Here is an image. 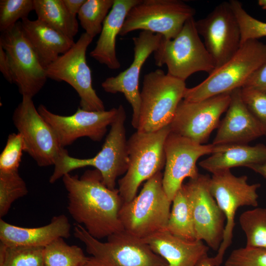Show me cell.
I'll return each instance as SVG.
<instances>
[{
	"instance_id": "ab89813d",
	"label": "cell",
	"mask_w": 266,
	"mask_h": 266,
	"mask_svg": "<svg viewBox=\"0 0 266 266\" xmlns=\"http://www.w3.org/2000/svg\"><path fill=\"white\" fill-rule=\"evenodd\" d=\"M85 0H63L68 11L71 15L76 17Z\"/></svg>"
},
{
	"instance_id": "7a4b0ae2",
	"label": "cell",
	"mask_w": 266,
	"mask_h": 266,
	"mask_svg": "<svg viewBox=\"0 0 266 266\" xmlns=\"http://www.w3.org/2000/svg\"><path fill=\"white\" fill-rule=\"evenodd\" d=\"M117 115L110 125L101 150L94 157L79 159L64 153L54 166L50 181L54 183L64 175L76 169L92 166L101 173L104 184L110 189H115L116 181L125 173L129 165L128 140L125 123V109L119 105Z\"/></svg>"
},
{
	"instance_id": "9c48e42d",
	"label": "cell",
	"mask_w": 266,
	"mask_h": 266,
	"mask_svg": "<svg viewBox=\"0 0 266 266\" xmlns=\"http://www.w3.org/2000/svg\"><path fill=\"white\" fill-rule=\"evenodd\" d=\"M195 9L179 0H140L128 12L120 35L141 30L174 38Z\"/></svg>"
},
{
	"instance_id": "d590c367",
	"label": "cell",
	"mask_w": 266,
	"mask_h": 266,
	"mask_svg": "<svg viewBox=\"0 0 266 266\" xmlns=\"http://www.w3.org/2000/svg\"><path fill=\"white\" fill-rule=\"evenodd\" d=\"M225 266H266V248L245 246L233 250Z\"/></svg>"
},
{
	"instance_id": "7bdbcfd3",
	"label": "cell",
	"mask_w": 266,
	"mask_h": 266,
	"mask_svg": "<svg viewBox=\"0 0 266 266\" xmlns=\"http://www.w3.org/2000/svg\"><path fill=\"white\" fill-rule=\"evenodd\" d=\"M258 4L263 9H266V0H259Z\"/></svg>"
},
{
	"instance_id": "8d00e7d4",
	"label": "cell",
	"mask_w": 266,
	"mask_h": 266,
	"mask_svg": "<svg viewBox=\"0 0 266 266\" xmlns=\"http://www.w3.org/2000/svg\"><path fill=\"white\" fill-rule=\"evenodd\" d=\"M241 93L244 102L263 127L266 136V93L248 88H241Z\"/></svg>"
},
{
	"instance_id": "d6986e66",
	"label": "cell",
	"mask_w": 266,
	"mask_h": 266,
	"mask_svg": "<svg viewBox=\"0 0 266 266\" xmlns=\"http://www.w3.org/2000/svg\"><path fill=\"white\" fill-rule=\"evenodd\" d=\"M163 36L160 34L142 31L138 36L133 38L134 57L132 64L115 76L105 79L101 87L107 93L124 94L132 110V125L137 130L140 108L139 79L141 68L149 56L159 47Z\"/></svg>"
},
{
	"instance_id": "cb8c5ba5",
	"label": "cell",
	"mask_w": 266,
	"mask_h": 266,
	"mask_svg": "<svg viewBox=\"0 0 266 266\" xmlns=\"http://www.w3.org/2000/svg\"><path fill=\"white\" fill-rule=\"evenodd\" d=\"M22 30L46 68L74 43L71 39L47 23L37 19L21 21Z\"/></svg>"
},
{
	"instance_id": "b9f144b4",
	"label": "cell",
	"mask_w": 266,
	"mask_h": 266,
	"mask_svg": "<svg viewBox=\"0 0 266 266\" xmlns=\"http://www.w3.org/2000/svg\"><path fill=\"white\" fill-rule=\"evenodd\" d=\"M197 266H215V265L213 258L207 256L202 259Z\"/></svg>"
},
{
	"instance_id": "f1b7e54d",
	"label": "cell",
	"mask_w": 266,
	"mask_h": 266,
	"mask_svg": "<svg viewBox=\"0 0 266 266\" xmlns=\"http://www.w3.org/2000/svg\"><path fill=\"white\" fill-rule=\"evenodd\" d=\"M114 0H86L78 14L80 25L93 38L101 33L103 22L114 4Z\"/></svg>"
},
{
	"instance_id": "6da1fadb",
	"label": "cell",
	"mask_w": 266,
	"mask_h": 266,
	"mask_svg": "<svg viewBox=\"0 0 266 266\" xmlns=\"http://www.w3.org/2000/svg\"><path fill=\"white\" fill-rule=\"evenodd\" d=\"M62 179L69 213L91 235L100 239L124 230L119 218L123 201L119 190L109 189L98 170H87L80 177L67 173Z\"/></svg>"
},
{
	"instance_id": "4fadbf2b",
	"label": "cell",
	"mask_w": 266,
	"mask_h": 266,
	"mask_svg": "<svg viewBox=\"0 0 266 266\" xmlns=\"http://www.w3.org/2000/svg\"><path fill=\"white\" fill-rule=\"evenodd\" d=\"M12 120L23 136L24 152L39 166H55L66 150L49 125L41 116L32 98L22 97L14 111Z\"/></svg>"
},
{
	"instance_id": "44dd1931",
	"label": "cell",
	"mask_w": 266,
	"mask_h": 266,
	"mask_svg": "<svg viewBox=\"0 0 266 266\" xmlns=\"http://www.w3.org/2000/svg\"><path fill=\"white\" fill-rule=\"evenodd\" d=\"M143 239L166 261V266H197L202 259L208 256L209 247L203 241L185 239L166 230Z\"/></svg>"
},
{
	"instance_id": "4dcf8cb0",
	"label": "cell",
	"mask_w": 266,
	"mask_h": 266,
	"mask_svg": "<svg viewBox=\"0 0 266 266\" xmlns=\"http://www.w3.org/2000/svg\"><path fill=\"white\" fill-rule=\"evenodd\" d=\"M239 222L246 235V247L266 248V208L243 212Z\"/></svg>"
},
{
	"instance_id": "9a60e30c",
	"label": "cell",
	"mask_w": 266,
	"mask_h": 266,
	"mask_svg": "<svg viewBox=\"0 0 266 266\" xmlns=\"http://www.w3.org/2000/svg\"><path fill=\"white\" fill-rule=\"evenodd\" d=\"M200 35L217 68L231 58L241 45V32L229 2L217 5L204 18L196 21Z\"/></svg>"
},
{
	"instance_id": "836d02e7",
	"label": "cell",
	"mask_w": 266,
	"mask_h": 266,
	"mask_svg": "<svg viewBox=\"0 0 266 266\" xmlns=\"http://www.w3.org/2000/svg\"><path fill=\"white\" fill-rule=\"evenodd\" d=\"M229 2L240 27L241 44L248 40L266 36V22L250 15L238 0H231Z\"/></svg>"
},
{
	"instance_id": "277c9868",
	"label": "cell",
	"mask_w": 266,
	"mask_h": 266,
	"mask_svg": "<svg viewBox=\"0 0 266 266\" xmlns=\"http://www.w3.org/2000/svg\"><path fill=\"white\" fill-rule=\"evenodd\" d=\"M266 63V44L258 39L247 40L231 58L215 69L202 82L187 88L183 100L197 101L241 88Z\"/></svg>"
},
{
	"instance_id": "8fae6325",
	"label": "cell",
	"mask_w": 266,
	"mask_h": 266,
	"mask_svg": "<svg viewBox=\"0 0 266 266\" xmlns=\"http://www.w3.org/2000/svg\"><path fill=\"white\" fill-rule=\"evenodd\" d=\"M247 176H236L227 169L217 171L210 177V192L226 217L223 241L217 253L213 257L216 266L222 263L223 257L232 243L235 225L234 217L237 209L243 206L257 207L260 183L250 184Z\"/></svg>"
},
{
	"instance_id": "e0dca14e",
	"label": "cell",
	"mask_w": 266,
	"mask_h": 266,
	"mask_svg": "<svg viewBox=\"0 0 266 266\" xmlns=\"http://www.w3.org/2000/svg\"><path fill=\"white\" fill-rule=\"evenodd\" d=\"M216 146L201 144L170 132L164 145L166 156L163 186L172 201L186 178L195 179L199 173L196 163L202 156L213 153Z\"/></svg>"
},
{
	"instance_id": "3957f363",
	"label": "cell",
	"mask_w": 266,
	"mask_h": 266,
	"mask_svg": "<svg viewBox=\"0 0 266 266\" xmlns=\"http://www.w3.org/2000/svg\"><path fill=\"white\" fill-rule=\"evenodd\" d=\"M75 237L85 245L88 257L83 266H166L143 239L125 231L109 236L102 242L91 235L81 225L74 227Z\"/></svg>"
},
{
	"instance_id": "d4e9b609",
	"label": "cell",
	"mask_w": 266,
	"mask_h": 266,
	"mask_svg": "<svg viewBox=\"0 0 266 266\" xmlns=\"http://www.w3.org/2000/svg\"><path fill=\"white\" fill-rule=\"evenodd\" d=\"M216 146L215 152L199 163L200 167L212 174L234 167H248L266 160V146L263 144L255 146L244 144Z\"/></svg>"
},
{
	"instance_id": "603a6c76",
	"label": "cell",
	"mask_w": 266,
	"mask_h": 266,
	"mask_svg": "<svg viewBox=\"0 0 266 266\" xmlns=\"http://www.w3.org/2000/svg\"><path fill=\"white\" fill-rule=\"evenodd\" d=\"M140 0H114L103 22L100 35L90 56L110 69L121 67L116 52V41L130 9Z\"/></svg>"
},
{
	"instance_id": "484cf974",
	"label": "cell",
	"mask_w": 266,
	"mask_h": 266,
	"mask_svg": "<svg viewBox=\"0 0 266 266\" xmlns=\"http://www.w3.org/2000/svg\"><path fill=\"white\" fill-rule=\"evenodd\" d=\"M38 19L73 39L78 32L76 16L66 8L63 0H33Z\"/></svg>"
},
{
	"instance_id": "30bf717a",
	"label": "cell",
	"mask_w": 266,
	"mask_h": 266,
	"mask_svg": "<svg viewBox=\"0 0 266 266\" xmlns=\"http://www.w3.org/2000/svg\"><path fill=\"white\" fill-rule=\"evenodd\" d=\"M93 38L86 33L65 53L46 68L48 78L70 85L80 98V107L90 111L105 110L102 100L92 86L91 70L86 61V51Z\"/></svg>"
},
{
	"instance_id": "7402d4cb",
	"label": "cell",
	"mask_w": 266,
	"mask_h": 266,
	"mask_svg": "<svg viewBox=\"0 0 266 266\" xmlns=\"http://www.w3.org/2000/svg\"><path fill=\"white\" fill-rule=\"evenodd\" d=\"M71 225L67 218L62 214L52 218L46 225L36 228H24L0 220V243L6 245L45 247L55 239L68 238Z\"/></svg>"
},
{
	"instance_id": "83f0119b",
	"label": "cell",
	"mask_w": 266,
	"mask_h": 266,
	"mask_svg": "<svg viewBox=\"0 0 266 266\" xmlns=\"http://www.w3.org/2000/svg\"><path fill=\"white\" fill-rule=\"evenodd\" d=\"M88 257L76 245H69L60 237L44 247V266H83Z\"/></svg>"
},
{
	"instance_id": "ffe728a7",
	"label": "cell",
	"mask_w": 266,
	"mask_h": 266,
	"mask_svg": "<svg viewBox=\"0 0 266 266\" xmlns=\"http://www.w3.org/2000/svg\"><path fill=\"white\" fill-rule=\"evenodd\" d=\"M266 136L265 130L244 102L241 88L231 92V100L212 144H247Z\"/></svg>"
},
{
	"instance_id": "74e56055",
	"label": "cell",
	"mask_w": 266,
	"mask_h": 266,
	"mask_svg": "<svg viewBox=\"0 0 266 266\" xmlns=\"http://www.w3.org/2000/svg\"><path fill=\"white\" fill-rule=\"evenodd\" d=\"M242 88H252L266 93V63L253 73Z\"/></svg>"
},
{
	"instance_id": "e575fe53",
	"label": "cell",
	"mask_w": 266,
	"mask_h": 266,
	"mask_svg": "<svg viewBox=\"0 0 266 266\" xmlns=\"http://www.w3.org/2000/svg\"><path fill=\"white\" fill-rule=\"evenodd\" d=\"M24 149L22 135L18 132L9 134L0 155V171L18 170Z\"/></svg>"
},
{
	"instance_id": "5bb4252c",
	"label": "cell",
	"mask_w": 266,
	"mask_h": 266,
	"mask_svg": "<svg viewBox=\"0 0 266 266\" xmlns=\"http://www.w3.org/2000/svg\"><path fill=\"white\" fill-rule=\"evenodd\" d=\"M230 100L231 92L197 101L183 99L169 125L170 132L203 144L219 125Z\"/></svg>"
},
{
	"instance_id": "ba28073f",
	"label": "cell",
	"mask_w": 266,
	"mask_h": 266,
	"mask_svg": "<svg viewBox=\"0 0 266 266\" xmlns=\"http://www.w3.org/2000/svg\"><path fill=\"white\" fill-rule=\"evenodd\" d=\"M170 132L168 125L153 132L136 131L130 136L128 140V168L118 181V190L123 203L133 200L140 185L165 166L164 145Z\"/></svg>"
},
{
	"instance_id": "1f68e13d",
	"label": "cell",
	"mask_w": 266,
	"mask_h": 266,
	"mask_svg": "<svg viewBox=\"0 0 266 266\" xmlns=\"http://www.w3.org/2000/svg\"><path fill=\"white\" fill-rule=\"evenodd\" d=\"M28 193L27 185L18 170L0 171V217L5 216L16 200Z\"/></svg>"
},
{
	"instance_id": "5b68a950",
	"label": "cell",
	"mask_w": 266,
	"mask_h": 266,
	"mask_svg": "<svg viewBox=\"0 0 266 266\" xmlns=\"http://www.w3.org/2000/svg\"><path fill=\"white\" fill-rule=\"evenodd\" d=\"M163 177L158 172L146 181L137 196L122 204L119 218L124 231L144 239L166 230L172 201L164 189Z\"/></svg>"
},
{
	"instance_id": "8992f818",
	"label": "cell",
	"mask_w": 266,
	"mask_h": 266,
	"mask_svg": "<svg viewBox=\"0 0 266 266\" xmlns=\"http://www.w3.org/2000/svg\"><path fill=\"white\" fill-rule=\"evenodd\" d=\"M186 88L185 81L161 69L146 74L140 94L137 131L153 132L169 125Z\"/></svg>"
},
{
	"instance_id": "52a82bcc",
	"label": "cell",
	"mask_w": 266,
	"mask_h": 266,
	"mask_svg": "<svg viewBox=\"0 0 266 266\" xmlns=\"http://www.w3.org/2000/svg\"><path fill=\"white\" fill-rule=\"evenodd\" d=\"M153 53L157 66L166 65L167 73L184 81L196 72L210 74L215 68L213 59L200 38L194 17L185 22L173 39L163 37Z\"/></svg>"
},
{
	"instance_id": "f35d334b",
	"label": "cell",
	"mask_w": 266,
	"mask_h": 266,
	"mask_svg": "<svg viewBox=\"0 0 266 266\" xmlns=\"http://www.w3.org/2000/svg\"><path fill=\"white\" fill-rule=\"evenodd\" d=\"M0 70L5 79L13 83V77L10 65L6 53L0 45Z\"/></svg>"
},
{
	"instance_id": "ac0fdd59",
	"label": "cell",
	"mask_w": 266,
	"mask_h": 266,
	"mask_svg": "<svg viewBox=\"0 0 266 266\" xmlns=\"http://www.w3.org/2000/svg\"><path fill=\"white\" fill-rule=\"evenodd\" d=\"M37 110L51 128L63 147L69 145L80 137H87L100 141L114 120L118 108L101 111H86L78 107L69 116L55 114L40 104Z\"/></svg>"
},
{
	"instance_id": "7c38bea8",
	"label": "cell",
	"mask_w": 266,
	"mask_h": 266,
	"mask_svg": "<svg viewBox=\"0 0 266 266\" xmlns=\"http://www.w3.org/2000/svg\"><path fill=\"white\" fill-rule=\"evenodd\" d=\"M0 45L8 56L13 83L17 86L22 97L33 99L42 89L48 77L46 68L22 30L20 21L1 32Z\"/></svg>"
},
{
	"instance_id": "2e32d148",
	"label": "cell",
	"mask_w": 266,
	"mask_h": 266,
	"mask_svg": "<svg viewBox=\"0 0 266 266\" xmlns=\"http://www.w3.org/2000/svg\"><path fill=\"white\" fill-rule=\"evenodd\" d=\"M210 176L200 174L185 184L192 209L196 238L218 251L223 241L226 217L209 189Z\"/></svg>"
},
{
	"instance_id": "60d3db41",
	"label": "cell",
	"mask_w": 266,
	"mask_h": 266,
	"mask_svg": "<svg viewBox=\"0 0 266 266\" xmlns=\"http://www.w3.org/2000/svg\"><path fill=\"white\" fill-rule=\"evenodd\" d=\"M248 168L266 179V160L259 164L251 165Z\"/></svg>"
},
{
	"instance_id": "4316f807",
	"label": "cell",
	"mask_w": 266,
	"mask_h": 266,
	"mask_svg": "<svg viewBox=\"0 0 266 266\" xmlns=\"http://www.w3.org/2000/svg\"><path fill=\"white\" fill-rule=\"evenodd\" d=\"M166 230L181 238L197 240L192 209L185 184L175 194Z\"/></svg>"
},
{
	"instance_id": "f546056e",
	"label": "cell",
	"mask_w": 266,
	"mask_h": 266,
	"mask_svg": "<svg viewBox=\"0 0 266 266\" xmlns=\"http://www.w3.org/2000/svg\"><path fill=\"white\" fill-rule=\"evenodd\" d=\"M44 247L0 243V266H44Z\"/></svg>"
},
{
	"instance_id": "d6a6232c",
	"label": "cell",
	"mask_w": 266,
	"mask_h": 266,
	"mask_svg": "<svg viewBox=\"0 0 266 266\" xmlns=\"http://www.w3.org/2000/svg\"><path fill=\"white\" fill-rule=\"evenodd\" d=\"M34 10L33 0H0V31H5L19 21L28 18Z\"/></svg>"
}]
</instances>
